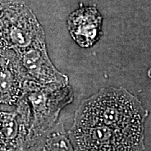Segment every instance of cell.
<instances>
[{
	"instance_id": "277c9868",
	"label": "cell",
	"mask_w": 151,
	"mask_h": 151,
	"mask_svg": "<svg viewBox=\"0 0 151 151\" xmlns=\"http://www.w3.org/2000/svg\"><path fill=\"white\" fill-rule=\"evenodd\" d=\"M21 98L31 111L35 127L43 130L51 126L60 111L71 102L73 91L69 85H40L27 81Z\"/></svg>"
},
{
	"instance_id": "5b68a950",
	"label": "cell",
	"mask_w": 151,
	"mask_h": 151,
	"mask_svg": "<svg viewBox=\"0 0 151 151\" xmlns=\"http://www.w3.org/2000/svg\"><path fill=\"white\" fill-rule=\"evenodd\" d=\"M15 53L27 81L40 85H68L67 76L58 71L49 58L46 39L38 41Z\"/></svg>"
},
{
	"instance_id": "3957f363",
	"label": "cell",
	"mask_w": 151,
	"mask_h": 151,
	"mask_svg": "<svg viewBox=\"0 0 151 151\" xmlns=\"http://www.w3.org/2000/svg\"><path fill=\"white\" fill-rule=\"evenodd\" d=\"M43 39L44 30L27 6L4 1L0 14V43L4 48L18 52Z\"/></svg>"
},
{
	"instance_id": "52a82bcc",
	"label": "cell",
	"mask_w": 151,
	"mask_h": 151,
	"mask_svg": "<svg viewBox=\"0 0 151 151\" xmlns=\"http://www.w3.org/2000/svg\"><path fill=\"white\" fill-rule=\"evenodd\" d=\"M27 81L14 50H1L0 52V99L1 102L13 104L21 99Z\"/></svg>"
},
{
	"instance_id": "6da1fadb",
	"label": "cell",
	"mask_w": 151,
	"mask_h": 151,
	"mask_svg": "<svg viewBox=\"0 0 151 151\" xmlns=\"http://www.w3.org/2000/svg\"><path fill=\"white\" fill-rule=\"evenodd\" d=\"M148 111L135 96L124 88H104L84 100L75 114L74 122L99 124L126 132L143 133Z\"/></svg>"
},
{
	"instance_id": "7a4b0ae2",
	"label": "cell",
	"mask_w": 151,
	"mask_h": 151,
	"mask_svg": "<svg viewBox=\"0 0 151 151\" xmlns=\"http://www.w3.org/2000/svg\"><path fill=\"white\" fill-rule=\"evenodd\" d=\"M76 151H142L143 133L99 124L73 123L70 131Z\"/></svg>"
},
{
	"instance_id": "ba28073f",
	"label": "cell",
	"mask_w": 151,
	"mask_h": 151,
	"mask_svg": "<svg viewBox=\"0 0 151 151\" xmlns=\"http://www.w3.org/2000/svg\"><path fill=\"white\" fill-rule=\"evenodd\" d=\"M41 151H73L61 124L50 132Z\"/></svg>"
},
{
	"instance_id": "8992f818",
	"label": "cell",
	"mask_w": 151,
	"mask_h": 151,
	"mask_svg": "<svg viewBox=\"0 0 151 151\" xmlns=\"http://www.w3.org/2000/svg\"><path fill=\"white\" fill-rule=\"evenodd\" d=\"M103 18L94 6L73 11L67 19V28L72 39L81 48H91L102 35Z\"/></svg>"
}]
</instances>
